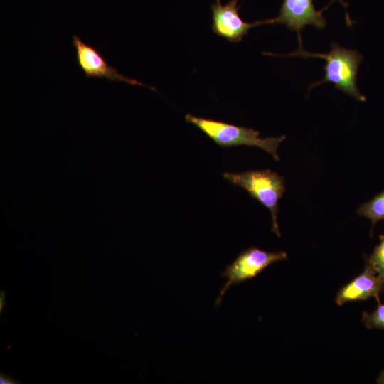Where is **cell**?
Here are the masks:
<instances>
[{
    "label": "cell",
    "instance_id": "cell-15",
    "mask_svg": "<svg viewBox=\"0 0 384 384\" xmlns=\"http://www.w3.org/2000/svg\"><path fill=\"white\" fill-rule=\"evenodd\" d=\"M378 383H384V371L380 375V377H379V378L378 380Z\"/></svg>",
    "mask_w": 384,
    "mask_h": 384
},
{
    "label": "cell",
    "instance_id": "cell-12",
    "mask_svg": "<svg viewBox=\"0 0 384 384\" xmlns=\"http://www.w3.org/2000/svg\"><path fill=\"white\" fill-rule=\"evenodd\" d=\"M21 383L17 380L14 379L9 375L5 374L3 372L0 373V384H21Z\"/></svg>",
    "mask_w": 384,
    "mask_h": 384
},
{
    "label": "cell",
    "instance_id": "cell-10",
    "mask_svg": "<svg viewBox=\"0 0 384 384\" xmlns=\"http://www.w3.org/2000/svg\"><path fill=\"white\" fill-rule=\"evenodd\" d=\"M380 243L375 247L368 259V265L384 281V235H380Z\"/></svg>",
    "mask_w": 384,
    "mask_h": 384
},
{
    "label": "cell",
    "instance_id": "cell-3",
    "mask_svg": "<svg viewBox=\"0 0 384 384\" xmlns=\"http://www.w3.org/2000/svg\"><path fill=\"white\" fill-rule=\"evenodd\" d=\"M225 179L245 189L270 212L272 231L280 237L277 215L279 200L285 191L284 178L270 169L252 170L241 173L225 172Z\"/></svg>",
    "mask_w": 384,
    "mask_h": 384
},
{
    "label": "cell",
    "instance_id": "cell-6",
    "mask_svg": "<svg viewBox=\"0 0 384 384\" xmlns=\"http://www.w3.org/2000/svg\"><path fill=\"white\" fill-rule=\"evenodd\" d=\"M238 0H230L223 5L221 0H215L211 6L213 33L232 43L241 41L251 28L268 24L267 19L254 23L244 21L239 16L241 6H238Z\"/></svg>",
    "mask_w": 384,
    "mask_h": 384
},
{
    "label": "cell",
    "instance_id": "cell-9",
    "mask_svg": "<svg viewBox=\"0 0 384 384\" xmlns=\"http://www.w3.org/2000/svg\"><path fill=\"white\" fill-rule=\"evenodd\" d=\"M357 213L359 215L368 218L373 227L379 220H384V191L362 204Z\"/></svg>",
    "mask_w": 384,
    "mask_h": 384
},
{
    "label": "cell",
    "instance_id": "cell-13",
    "mask_svg": "<svg viewBox=\"0 0 384 384\" xmlns=\"http://www.w3.org/2000/svg\"><path fill=\"white\" fill-rule=\"evenodd\" d=\"M6 304V292L4 290L0 291V313H1L4 307Z\"/></svg>",
    "mask_w": 384,
    "mask_h": 384
},
{
    "label": "cell",
    "instance_id": "cell-2",
    "mask_svg": "<svg viewBox=\"0 0 384 384\" xmlns=\"http://www.w3.org/2000/svg\"><path fill=\"white\" fill-rule=\"evenodd\" d=\"M185 119L198 128L220 147L255 146L270 154L276 161L279 160L277 150L282 142L286 138L284 135L262 138L260 136V132L254 129L196 117L190 114L185 116Z\"/></svg>",
    "mask_w": 384,
    "mask_h": 384
},
{
    "label": "cell",
    "instance_id": "cell-5",
    "mask_svg": "<svg viewBox=\"0 0 384 384\" xmlns=\"http://www.w3.org/2000/svg\"><path fill=\"white\" fill-rule=\"evenodd\" d=\"M72 45L75 49L76 62L86 78H98L110 81L122 82L130 85L145 87L156 92L154 87L148 86L119 73L116 68L107 62L98 48L85 43L77 35L72 36Z\"/></svg>",
    "mask_w": 384,
    "mask_h": 384
},
{
    "label": "cell",
    "instance_id": "cell-4",
    "mask_svg": "<svg viewBox=\"0 0 384 384\" xmlns=\"http://www.w3.org/2000/svg\"><path fill=\"white\" fill-rule=\"evenodd\" d=\"M287 258V253L282 251L268 252L255 247L242 251L221 272L226 282L220 290L215 305L217 307L220 305L224 294L231 286L251 279L268 266Z\"/></svg>",
    "mask_w": 384,
    "mask_h": 384
},
{
    "label": "cell",
    "instance_id": "cell-7",
    "mask_svg": "<svg viewBox=\"0 0 384 384\" xmlns=\"http://www.w3.org/2000/svg\"><path fill=\"white\" fill-rule=\"evenodd\" d=\"M323 11L315 9L313 0H284L279 15L274 18L267 19V21L268 24H284L301 36V31L306 26L320 29L326 28V21L322 15Z\"/></svg>",
    "mask_w": 384,
    "mask_h": 384
},
{
    "label": "cell",
    "instance_id": "cell-14",
    "mask_svg": "<svg viewBox=\"0 0 384 384\" xmlns=\"http://www.w3.org/2000/svg\"><path fill=\"white\" fill-rule=\"evenodd\" d=\"M334 1H335V0H331L330 3H329V4H328L324 9H324V10L326 9L329 7V6ZM336 1H338V2H340V3L344 6V8H346V9L347 8L348 4H347L346 2L343 1L342 0H336Z\"/></svg>",
    "mask_w": 384,
    "mask_h": 384
},
{
    "label": "cell",
    "instance_id": "cell-1",
    "mask_svg": "<svg viewBox=\"0 0 384 384\" xmlns=\"http://www.w3.org/2000/svg\"><path fill=\"white\" fill-rule=\"evenodd\" d=\"M299 40V48L289 55H275L270 53H265V55L275 56H294L304 58H320L326 60V65L323 68L325 71L324 78L310 85L309 90H311L316 86L326 82L334 83L335 87L344 93L353 97L361 102L366 101V97L363 95L357 87V73L363 56L356 50L348 49L338 45L337 43H331V50L327 53H309L302 46V38Z\"/></svg>",
    "mask_w": 384,
    "mask_h": 384
},
{
    "label": "cell",
    "instance_id": "cell-11",
    "mask_svg": "<svg viewBox=\"0 0 384 384\" xmlns=\"http://www.w3.org/2000/svg\"><path fill=\"white\" fill-rule=\"evenodd\" d=\"M362 322L368 329H384V304H380L370 314L364 312Z\"/></svg>",
    "mask_w": 384,
    "mask_h": 384
},
{
    "label": "cell",
    "instance_id": "cell-8",
    "mask_svg": "<svg viewBox=\"0 0 384 384\" xmlns=\"http://www.w3.org/2000/svg\"><path fill=\"white\" fill-rule=\"evenodd\" d=\"M383 287L384 281L367 264L361 274L339 289L335 302L341 306L346 302L364 300L372 297L378 299Z\"/></svg>",
    "mask_w": 384,
    "mask_h": 384
}]
</instances>
